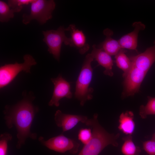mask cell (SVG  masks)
<instances>
[{
	"mask_svg": "<svg viewBox=\"0 0 155 155\" xmlns=\"http://www.w3.org/2000/svg\"><path fill=\"white\" fill-rule=\"evenodd\" d=\"M66 29V31L70 32L72 47L76 48L81 54H84L88 51L90 46L87 43L86 36L82 30L77 28L73 24H70Z\"/></svg>",
	"mask_w": 155,
	"mask_h": 155,
	"instance_id": "14",
	"label": "cell"
},
{
	"mask_svg": "<svg viewBox=\"0 0 155 155\" xmlns=\"http://www.w3.org/2000/svg\"><path fill=\"white\" fill-rule=\"evenodd\" d=\"M33 0H9L8 4L11 8L17 10L18 12L20 11L23 8V5L31 3Z\"/></svg>",
	"mask_w": 155,
	"mask_h": 155,
	"instance_id": "23",
	"label": "cell"
},
{
	"mask_svg": "<svg viewBox=\"0 0 155 155\" xmlns=\"http://www.w3.org/2000/svg\"><path fill=\"white\" fill-rule=\"evenodd\" d=\"M143 150L146 152V155H155V141L151 139L142 142Z\"/></svg>",
	"mask_w": 155,
	"mask_h": 155,
	"instance_id": "24",
	"label": "cell"
},
{
	"mask_svg": "<svg viewBox=\"0 0 155 155\" xmlns=\"http://www.w3.org/2000/svg\"><path fill=\"white\" fill-rule=\"evenodd\" d=\"M12 138L10 133L5 132L0 136V155H6L8 142Z\"/></svg>",
	"mask_w": 155,
	"mask_h": 155,
	"instance_id": "21",
	"label": "cell"
},
{
	"mask_svg": "<svg viewBox=\"0 0 155 155\" xmlns=\"http://www.w3.org/2000/svg\"><path fill=\"white\" fill-rule=\"evenodd\" d=\"M126 51L121 49L115 55L117 66L123 71V76L125 78L130 71L131 64L129 58L125 54Z\"/></svg>",
	"mask_w": 155,
	"mask_h": 155,
	"instance_id": "17",
	"label": "cell"
},
{
	"mask_svg": "<svg viewBox=\"0 0 155 155\" xmlns=\"http://www.w3.org/2000/svg\"><path fill=\"white\" fill-rule=\"evenodd\" d=\"M54 120L57 126L62 129L63 133L71 129L80 122L88 126L89 119L85 116L65 114L58 110L55 113Z\"/></svg>",
	"mask_w": 155,
	"mask_h": 155,
	"instance_id": "10",
	"label": "cell"
},
{
	"mask_svg": "<svg viewBox=\"0 0 155 155\" xmlns=\"http://www.w3.org/2000/svg\"><path fill=\"white\" fill-rule=\"evenodd\" d=\"M18 12L17 10L11 8L5 2L0 1V21L1 22H8L13 18L14 13Z\"/></svg>",
	"mask_w": 155,
	"mask_h": 155,
	"instance_id": "20",
	"label": "cell"
},
{
	"mask_svg": "<svg viewBox=\"0 0 155 155\" xmlns=\"http://www.w3.org/2000/svg\"><path fill=\"white\" fill-rule=\"evenodd\" d=\"M94 59L90 53L86 55L76 81L75 96L81 106L93 98L94 90L90 86L93 75L91 64Z\"/></svg>",
	"mask_w": 155,
	"mask_h": 155,
	"instance_id": "3",
	"label": "cell"
},
{
	"mask_svg": "<svg viewBox=\"0 0 155 155\" xmlns=\"http://www.w3.org/2000/svg\"><path fill=\"white\" fill-rule=\"evenodd\" d=\"M134 118V114L131 111H127L122 113L119 119V130L127 135H132L135 128Z\"/></svg>",
	"mask_w": 155,
	"mask_h": 155,
	"instance_id": "15",
	"label": "cell"
},
{
	"mask_svg": "<svg viewBox=\"0 0 155 155\" xmlns=\"http://www.w3.org/2000/svg\"><path fill=\"white\" fill-rule=\"evenodd\" d=\"M122 140L124 142L121 151L124 155H139L141 150L134 144L131 135H127L123 137Z\"/></svg>",
	"mask_w": 155,
	"mask_h": 155,
	"instance_id": "18",
	"label": "cell"
},
{
	"mask_svg": "<svg viewBox=\"0 0 155 155\" xmlns=\"http://www.w3.org/2000/svg\"><path fill=\"white\" fill-rule=\"evenodd\" d=\"M132 26L134 28L133 30L124 35L118 40L121 49L136 50L138 33L145 29V26L142 22H138L133 23Z\"/></svg>",
	"mask_w": 155,
	"mask_h": 155,
	"instance_id": "12",
	"label": "cell"
},
{
	"mask_svg": "<svg viewBox=\"0 0 155 155\" xmlns=\"http://www.w3.org/2000/svg\"><path fill=\"white\" fill-rule=\"evenodd\" d=\"M151 139L155 141V132L152 135Z\"/></svg>",
	"mask_w": 155,
	"mask_h": 155,
	"instance_id": "25",
	"label": "cell"
},
{
	"mask_svg": "<svg viewBox=\"0 0 155 155\" xmlns=\"http://www.w3.org/2000/svg\"><path fill=\"white\" fill-rule=\"evenodd\" d=\"M22 63L5 64L0 67V88H2L9 84L20 72L23 71L30 73L31 67L36 65V62L33 57L26 54L23 57Z\"/></svg>",
	"mask_w": 155,
	"mask_h": 155,
	"instance_id": "5",
	"label": "cell"
},
{
	"mask_svg": "<svg viewBox=\"0 0 155 155\" xmlns=\"http://www.w3.org/2000/svg\"><path fill=\"white\" fill-rule=\"evenodd\" d=\"M92 135V131L90 129L82 128L79 131L78 139L84 145L90 141Z\"/></svg>",
	"mask_w": 155,
	"mask_h": 155,
	"instance_id": "22",
	"label": "cell"
},
{
	"mask_svg": "<svg viewBox=\"0 0 155 155\" xmlns=\"http://www.w3.org/2000/svg\"><path fill=\"white\" fill-rule=\"evenodd\" d=\"M129 58L131 66L147 73L155 62V40L153 46L148 48L143 53Z\"/></svg>",
	"mask_w": 155,
	"mask_h": 155,
	"instance_id": "11",
	"label": "cell"
},
{
	"mask_svg": "<svg viewBox=\"0 0 155 155\" xmlns=\"http://www.w3.org/2000/svg\"><path fill=\"white\" fill-rule=\"evenodd\" d=\"M147 98L146 105H142L140 107L139 114L143 119H146L149 115H155V97L148 96Z\"/></svg>",
	"mask_w": 155,
	"mask_h": 155,
	"instance_id": "19",
	"label": "cell"
},
{
	"mask_svg": "<svg viewBox=\"0 0 155 155\" xmlns=\"http://www.w3.org/2000/svg\"><path fill=\"white\" fill-rule=\"evenodd\" d=\"M38 140L49 149L61 153L69 151L72 154H75L78 151L80 145L76 141L65 137L63 133L46 140L40 136Z\"/></svg>",
	"mask_w": 155,
	"mask_h": 155,
	"instance_id": "7",
	"label": "cell"
},
{
	"mask_svg": "<svg viewBox=\"0 0 155 155\" xmlns=\"http://www.w3.org/2000/svg\"><path fill=\"white\" fill-rule=\"evenodd\" d=\"M98 115L95 114L92 118L90 119L89 126L92 128V137L90 141L84 145L78 155H98L108 145L117 147V140L120 134L110 133L99 124Z\"/></svg>",
	"mask_w": 155,
	"mask_h": 155,
	"instance_id": "2",
	"label": "cell"
},
{
	"mask_svg": "<svg viewBox=\"0 0 155 155\" xmlns=\"http://www.w3.org/2000/svg\"><path fill=\"white\" fill-rule=\"evenodd\" d=\"M147 73L140 69L131 66L130 71L125 78L122 98H124L133 96L139 91L141 84Z\"/></svg>",
	"mask_w": 155,
	"mask_h": 155,
	"instance_id": "8",
	"label": "cell"
},
{
	"mask_svg": "<svg viewBox=\"0 0 155 155\" xmlns=\"http://www.w3.org/2000/svg\"><path fill=\"white\" fill-rule=\"evenodd\" d=\"M51 80L53 84L54 88L52 96L48 105L50 106L58 107L59 105V101L62 98H72L70 84L60 74L56 78H51Z\"/></svg>",
	"mask_w": 155,
	"mask_h": 155,
	"instance_id": "9",
	"label": "cell"
},
{
	"mask_svg": "<svg viewBox=\"0 0 155 155\" xmlns=\"http://www.w3.org/2000/svg\"><path fill=\"white\" fill-rule=\"evenodd\" d=\"M34 98L24 96L23 99L13 105H6L3 111L5 124L9 129L14 126L17 130L18 139L16 147L20 148L30 138L37 139V134L31 132L30 129L38 108L32 102Z\"/></svg>",
	"mask_w": 155,
	"mask_h": 155,
	"instance_id": "1",
	"label": "cell"
},
{
	"mask_svg": "<svg viewBox=\"0 0 155 155\" xmlns=\"http://www.w3.org/2000/svg\"><path fill=\"white\" fill-rule=\"evenodd\" d=\"M66 28L63 26H60L57 30H50L42 31L44 36L43 41L48 47V51L52 54L54 57L59 61L62 44L72 47L70 38L66 36L65 32Z\"/></svg>",
	"mask_w": 155,
	"mask_h": 155,
	"instance_id": "6",
	"label": "cell"
},
{
	"mask_svg": "<svg viewBox=\"0 0 155 155\" xmlns=\"http://www.w3.org/2000/svg\"><path fill=\"white\" fill-rule=\"evenodd\" d=\"M90 54L94 59L105 68L103 71L104 75L111 77L113 75V61L110 55L102 48L97 47L95 45H93L92 50Z\"/></svg>",
	"mask_w": 155,
	"mask_h": 155,
	"instance_id": "13",
	"label": "cell"
},
{
	"mask_svg": "<svg viewBox=\"0 0 155 155\" xmlns=\"http://www.w3.org/2000/svg\"><path fill=\"white\" fill-rule=\"evenodd\" d=\"M103 33L106 38L98 48H102L111 56L115 55L121 49L118 40L111 37L113 32L108 28L105 29Z\"/></svg>",
	"mask_w": 155,
	"mask_h": 155,
	"instance_id": "16",
	"label": "cell"
},
{
	"mask_svg": "<svg viewBox=\"0 0 155 155\" xmlns=\"http://www.w3.org/2000/svg\"><path fill=\"white\" fill-rule=\"evenodd\" d=\"M31 4L30 14H24L22 22L27 25L33 20H36L41 24L45 23L52 18V13L55 7L53 0H33Z\"/></svg>",
	"mask_w": 155,
	"mask_h": 155,
	"instance_id": "4",
	"label": "cell"
}]
</instances>
